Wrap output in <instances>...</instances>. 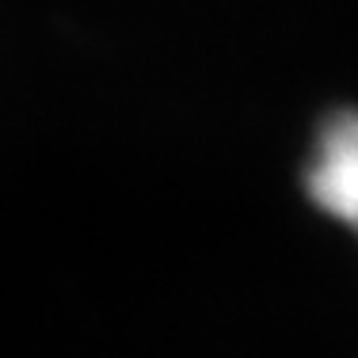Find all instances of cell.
<instances>
[{
	"instance_id": "1",
	"label": "cell",
	"mask_w": 358,
	"mask_h": 358,
	"mask_svg": "<svg viewBox=\"0 0 358 358\" xmlns=\"http://www.w3.org/2000/svg\"><path fill=\"white\" fill-rule=\"evenodd\" d=\"M305 194L358 236V110L339 107L320 122L305 164Z\"/></svg>"
}]
</instances>
